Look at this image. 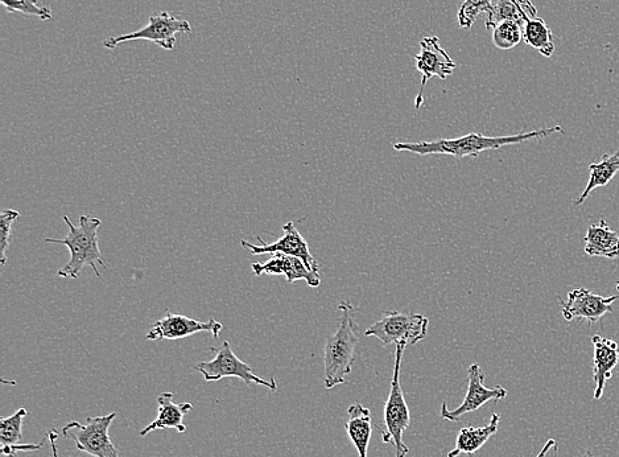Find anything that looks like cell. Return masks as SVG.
<instances>
[{
    "label": "cell",
    "mask_w": 619,
    "mask_h": 457,
    "mask_svg": "<svg viewBox=\"0 0 619 457\" xmlns=\"http://www.w3.org/2000/svg\"><path fill=\"white\" fill-rule=\"evenodd\" d=\"M493 6V0H464L457 15L458 26L464 30H470L478 16L489 14Z\"/></svg>",
    "instance_id": "d4e9b609"
},
{
    "label": "cell",
    "mask_w": 619,
    "mask_h": 457,
    "mask_svg": "<svg viewBox=\"0 0 619 457\" xmlns=\"http://www.w3.org/2000/svg\"><path fill=\"white\" fill-rule=\"evenodd\" d=\"M587 457H593V456L589 454Z\"/></svg>",
    "instance_id": "4dcf8cb0"
},
{
    "label": "cell",
    "mask_w": 619,
    "mask_h": 457,
    "mask_svg": "<svg viewBox=\"0 0 619 457\" xmlns=\"http://www.w3.org/2000/svg\"><path fill=\"white\" fill-rule=\"evenodd\" d=\"M584 242L589 257L619 258V234L610 229L605 220L589 226Z\"/></svg>",
    "instance_id": "ac0fdd59"
},
{
    "label": "cell",
    "mask_w": 619,
    "mask_h": 457,
    "mask_svg": "<svg viewBox=\"0 0 619 457\" xmlns=\"http://www.w3.org/2000/svg\"><path fill=\"white\" fill-rule=\"evenodd\" d=\"M554 134H564L563 127L555 126L550 129H539L531 133L510 135V137H485V135L472 133L465 137L455 139H437L432 142L418 143H395L396 151L410 152L420 156L428 155H451L453 158L462 159L466 156H478L489 150L519 144L534 139L547 138Z\"/></svg>",
    "instance_id": "6da1fadb"
},
{
    "label": "cell",
    "mask_w": 619,
    "mask_h": 457,
    "mask_svg": "<svg viewBox=\"0 0 619 457\" xmlns=\"http://www.w3.org/2000/svg\"><path fill=\"white\" fill-rule=\"evenodd\" d=\"M338 310L341 311L340 325L337 331L328 337L325 344L326 389L344 385L346 377L352 373L357 358L359 336L356 307L350 302H342Z\"/></svg>",
    "instance_id": "7a4b0ae2"
},
{
    "label": "cell",
    "mask_w": 619,
    "mask_h": 457,
    "mask_svg": "<svg viewBox=\"0 0 619 457\" xmlns=\"http://www.w3.org/2000/svg\"><path fill=\"white\" fill-rule=\"evenodd\" d=\"M618 299L619 294L605 298L588 288H577L569 292L567 302H561V314L567 321L581 320L593 325L613 314V303Z\"/></svg>",
    "instance_id": "30bf717a"
},
{
    "label": "cell",
    "mask_w": 619,
    "mask_h": 457,
    "mask_svg": "<svg viewBox=\"0 0 619 457\" xmlns=\"http://www.w3.org/2000/svg\"><path fill=\"white\" fill-rule=\"evenodd\" d=\"M552 448H557V443L555 439H550L546 443V446L543 447V450L539 452V455L536 457H546L548 452L552 450Z\"/></svg>",
    "instance_id": "f1b7e54d"
},
{
    "label": "cell",
    "mask_w": 619,
    "mask_h": 457,
    "mask_svg": "<svg viewBox=\"0 0 619 457\" xmlns=\"http://www.w3.org/2000/svg\"><path fill=\"white\" fill-rule=\"evenodd\" d=\"M283 232L284 236L272 242V244H266L261 237H258L259 242H261L259 246L250 244V242L247 241H242L241 245L254 255L276 253L292 255V257L300 258L301 261L308 266V269L315 271V273H319V263L313 258L311 250H309L308 242L305 241V238L301 236L299 230H297L295 222L290 221L287 222L286 225H283Z\"/></svg>",
    "instance_id": "4fadbf2b"
},
{
    "label": "cell",
    "mask_w": 619,
    "mask_h": 457,
    "mask_svg": "<svg viewBox=\"0 0 619 457\" xmlns=\"http://www.w3.org/2000/svg\"><path fill=\"white\" fill-rule=\"evenodd\" d=\"M403 345H396L394 376H392L389 398L385 405V430L382 432V442L390 443L395 448L396 457H407L410 448L404 444V431L410 427L411 414L402 385H400V366H402Z\"/></svg>",
    "instance_id": "277c9868"
},
{
    "label": "cell",
    "mask_w": 619,
    "mask_h": 457,
    "mask_svg": "<svg viewBox=\"0 0 619 457\" xmlns=\"http://www.w3.org/2000/svg\"><path fill=\"white\" fill-rule=\"evenodd\" d=\"M26 407L16 411L8 418H0V452L4 457H15L18 452L39 451L43 447L40 444H23V421L27 417Z\"/></svg>",
    "instance_id": "e0dca14e"
},
{
    "label": "cell",
    "mask_w": 619,
    "mask_h": 457,
    "mask_svg": "<svg viewBox=\"0 0 619 457\" xmlns=\"http://www.w3.org/2000/svg\"><path fill=\"white\" fill-rule=\"evenodd\" d=\"M212 351L216 353V357H214L212 361L201 362V364L195 366V369L204 376L206 382L220 381L224 380V378L235 377L245 382L247 386L255 384L267 387V389L271 391L278 390V384H276L275 378L266 381L257 376V374H254L249 364L239 360L237 354L231 349L229 341H225L220 348H212Z\"/></svg>",
    "instance_id": "ba28073f"
},
{
    "label": "cell",
    "mask_w": 619,
    "mask_h": 457,
    "mask_svg": "<svg viewBox=\"0 0 619 457\" xmlns=\"http://www.w3.org/2000/svg\"><path fill=\"white\" fill-rule=\"evenodd\" d=\"M7 12H20V14L35 16L40 20H49L53 12L47 6H39V0H0Z\"/></svg>",
    "instance_id": "484cf974"
},
{
    "label": "cell",
    "mask_w": 619,
    "mask_h": 457,
    "mask_svg": "<svg viewBox=\"0 0 619 457\" xmlns=\"http://www.w3.org/2000/svg\"><path fill=\"white\" fill-rule=\"evenodd\" d=\"M349 421L346 423V432L350 442L356 447L359 457H367L369 451L371 434V413L362 403H354L348 410Z\"/></svg>",
    "instance_id": "44dd1931"
},
{
    "label": "cell",
    "mask_w": 619,
    "mask_h": 457,
    "mask_svg": "<svg viewBox=\"0 0 619 457\" xmlns=\"http://www.w3.org/2000/svg\"><path fill=\"white\" fill-rule=\"evenodd\" d=\"M255 275H284L288 283L305 281L311 287H319L321 278L319 273H315L305 265L300 258L292 255L276 253L268 259L266 263H253L251 265Z\"/></svg>",
    "instance_id": "5bb4252c"
},
{
    "label": "cell",
    "mask_w": 619,
    "mask_h": 457,
    "mask_svg": "<svg viewBox=\"0 0 619 457\" xmlns=\"http://www.w3.org/2000/svg\"><path fill=\"white\" fill-rule=\"evenodd\" d=\"M64 221L68 225L69 233L64 240H53L47 238L48 244L65 245L69 249L70 261L59 271L60 278L77 279L85 266L92 267L97 277H101L97 269V263L107 269V263L103 259L101 249L98 244V229L102 221L97 217L81 216L80 225L74 226L68 216H64Z\"/></svg>",
    "instance_id": "3957f363"
},
{
    "label": "cell",
    "mask_w": 619,
    "mask_h": 457,
    "mask_svg": "<svg viewBox=\"0 0 619 457\" xmlns=\"http://www.w3.org/2000/svg\"><path fill=\"white\" fill-rule=\"evenodd\" d=\"M501 415H491V421L484 427H465L461 428L460 434L456 439L455 450L449 452L448 457H458L464 455H474L480 451L494 434H497Z\"/></svg>",
    "instance_id": "ffe728a7"
},
{
    "label": "cell",
    "mask_w": 619,
    "mask_h": 457,
    "mask_svg": "<svg viewBox=\"0 0 619 457\" xmlns=\"http://www.w3.org/2000/svg\"><path fill=\"white\" fill-rule=\"evenodd\" d=\"M429 320L422 314L387 312L381 320L366 329L365 336L377 337L383 345H415L428 335Z\"/></svg>",
    "instance_id": "5b68a950"
},
{
    "label": "cell",
    "mask_w": 619,
    "mask_h": 457,
    "mask_svg": "<svg viewBox=\"0 0 619 457\" xmlns=\"http://www.w3.org/2000/svg\"><path fill=\"white\" fill-rule=\"evenodd\" d=\"M179 34H192L191 23L167 11H160L150 16L146 27L131 34L109 37L103 45L107 49H115L127 41L146 40L159 45L164 51H173Z\"/></svg>",
    "instance_id": "8992f818"
},
{
    "label": "cell",
    "mask_w": 619,
    "mask_h": 457,
    "mask_svg": "<svg viewBox=\"0 0 619 457\" xmlns=\"http://www.w3.org/2000/svg\"><path fill=\"white\" fill-rule=\"evenodd\" d=\"M523 40L544 57H552L555 52L554 35L543 19L527 18L523 27Z\"/></svg>",
    "instance_id": "603a6c76"
},
{
    "label": "cell",
    "mask_w": 619,
    "mask_h": 457,
    "mask_svg": "<svg viewBox=\"0 0 619 457\" xmlns=\"http://www.w3.org/2000/svg\"><path fill=\"white\" fill-rule=\"evenodd\" d=\"M47 438L49 440V443H51L53 457H60L59 448H57V439H59V434H57L55 428H52V430L48 431Z\"/></svg>",
    "instance_id": "83f0119b"
},
{
    "label": "cell",
    "mask_w": 619,
    "mask_h": 457,
    "mask_svg": "<svg viewBox=\"0 0 619 457\" xmlns=\"http://www.w3.org/2000/svg\"><path fill=\"white\" fill-rule=\"evenodd\" d=\"M222 329L224 324L214 319L198 321L188 316L167 312L163 319L156 321L148 332L147 339L180 340L200 332L210 333L214 339H218Z\"/></svg>",
    "instance_id": "7c38bea8"
},
{
    "label": "cell",
    "mask_w": 619,
    "mask_h": 457,
    "mask_svg": "<svg viewBox=\"0 0 619 457\" xmlns=\"http://www.w3.org/2000/svg\"><path fill=\"white\" fill-rule=\"evenodd\" d=\"M523 40V27L515 22H503L493 30V44L501 51H510Z\"/></svg>",
    "instance_id": "cb8c5ba5"
},
{
    "label": "cell",
    "mask_w": 619,
    "mask_h": 457,
    "mask_svg": "<svg viewBox=\"0 0 619 457\" xmlns=\"http://www.w3.org/2000/svg\"><path fill=\"white\" fill-rule=\"evenodd\" d=\"M486 374L482 372L481 366L472 364L468 369V391H466L464 402L456 410H449L447 402L441 405V418L444 421L457 422L466 414L476 413L482 406L489 401H501L505 399L509 391L499 385L495 387L485 386Z\"/></svg>",
    "instance_id": "9c48e42d"
},
{
    "label": "cell",
    "mask_w": 619,
    "mask_h": 457,
    "mask_svg": "<svg viewBox=\"0 0 619 457\" xmlns=\"http://www.w3.org/2000/svg\"><path fill=\"white\" fill-rule=\"evenodd\" d=\"M616 288H617V292H618V294H619V282L617 283Z\"/></svg>",
    "instance_id": "f546056e"
},
{
    "label": "cell",
    "mask_w": 619,
    "mask_h": 457,
    "mask_svg": "<svg viewBox=\"0 0 619 457\" xmlns=\"http://www.w3.org/2000/svg\"><path fill=\"white\" fill-rule=\"evenodd\" d=\"M590 177L585 187L584 192L575 201L576 207L583 205L588 197L592 195L597 188L605 187L614 179L619 172V150L614 154L602 155V159L598 163H592L589 166Z\"/></svg>",
    "instance_id": "7402d4cb"
},
{
    "label": "cell",
    "mask_w": 619,
    "mask_h": 457,
    "mask_svg": "<svg viewBox=\"0 0 619 457\" xmlns=\"http://www.w3.org/2000/svg\"><path fill=\"white\" fill-rule=\"evenodd\" d=\"M538 12L531 0H497L493 10L486 14V28L494 30L503 22H515L524 27L527 18H536Z\"/></svg>",
    "instance_id": "d6986e66"
},
{
    "label": "cell",
    "mask_w": 619,
    "mask_h": 457,
    "mask_svg": "<svg viewBox=\"0 0 619 457\" xmlns=\"http://www.w3.org/2000/svg\"><path fill=\"white\" fill-rule=\"evenodd\" d=\"M20 213L6 209L0 214V266L4 267L7 263V250L12 240V224L18 220Z\"/></svg>",
    "instance_id": "4316f807"
},
{
    "label": "cell",
    "mask_w": 619,
    "mask_h": 457,
    "mask_svg": "<svg viewBox=\"0 0 619 457\" xmlns=\"http://www.w3.org/2000/svg\"><path fill=\"white\" fill-rule=\"evenodd\" d=\"M158 403V417L140 431V436H146L156 430H176L180 434H184L187 427H185L183 419L193 410L192 403H175L172 393L160 394Z\"/></svg>",
    "instance_id": "2e32d148"
},
{
    "label": "cell",
    "mask_w": 619,
    "mask_h": 457,
    "mask_svg": "<svg viewBox=\"0 0 619 457\" xmlns=\"http://www.w3.org/2000/svg\"><path fill=\"white\" fill-rule=\"evenodd\" d=\"M117 413L88 418L85 424L69 422L63 428L65 438L73 440L78 450L93 457H122L110 439V427Z\"/></svg>",
    "instance_id": "52a82bcc"
},
{
    "label": "cell",
    "mask_w": 619,
    "mask_h": 457,
    "mask_svg": "<svg viewBox=\"0 0 619 457\" xmlns=\"http://www.w3.org/2000/svg\"><path fill=\"white\" fill-rule=\"evenodd\" d=\"M592 343L594 348L593 378L596 382L594 399H601L606 382L612 378L619 362V344L600 335L593 336Z\"/></svg>",
    "instance_id": "9a60e30c"
},
{
    "label": "cell",
    "mask_w": 619,
    "mask_h": 457,
    "mask_svg": "<svg viewBox=\"0 0 619 457\" xmlns=\"http://www.w3.org/2000/svg\"><path fill=\"white\" fill-rule=\"evenodd\" d=\"M419 55L415 56L416 65H418V71L422 73V85H420V92L415 100L416 109H420L424 102V89L427 86L428 81L432 77H439L440 80L451 76L455 72L456 64L452 60V57L448 55V52L440 45L439 37H424L420 41Z\"/></svg>",
    "instance_id": "8fae6325"
}]
</instances>
